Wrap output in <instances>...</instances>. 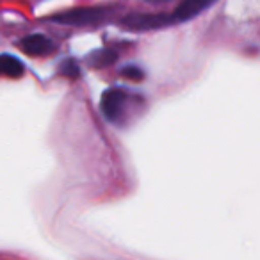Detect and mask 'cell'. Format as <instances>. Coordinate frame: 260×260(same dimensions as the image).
<instances>
[{
    "label": "cell",
    "mask_w": 260,
    "mask_h": 260,
    "mask_svg": "<svg viewBox=\"0 0 260 260\" xmlns=\"http://www.w3.org/2000/svg\"><path fill=\"white\" fill-rule=\"evenodd\" d=\"M128 100H130V94L125 89L112 87V89L105 91L100 105L105 118L114 123L123 121V118L126 116V104H128Z\"/></svg>",
    "instance_id": "obj_1"
},
{
    "label": "cell",
    "mask_w": 260,
    "mask_h": 260,
    "mask_svg": "<svg viewBox=\"0 0 260 260\" xmlns=\"http://www.w3.org/2000/svg\"><path fill=\"white\" fill-rule=\"evenodd\" d=\"M123 23L130 30H153L177 22H175L173 13H171V15H130L123 20Z\"/></svg>",
    "instance_id": "obj_2"
},
{
    "label": "cell",
    "mask_w": 260,
    "mask_h": 260,
    "mask_svg": "<svg viewBox=\"0 0 260 260\" xmlns=\"http://www.w3.org/2000/svg\"><path fill=\"white\" fill-rule=\"evenodd\" d=\"M107 9H100V8H94V9H75V11H70L64 13V15H59L54 16V22H61V23H68V25H86V23H96L100 20H104L107 16Z\"/></svg>",
    "instance_id": "obj_3"
},
{
    "label": "cell",
    "mask_w": 260,
    "mask_h": 260,
    "mask_svg": "<svg viewBox=\"0 0 260 260\" xmlns=\"http://www.w3.org/2000/svg\"><path fill=\"white\" fill-rule=\"evenodd\" d=\"M20 48L30 55H48L55 50V45L52 43L50 38L43 36V34H30V36L23 38Z\"/></svg>",
    "instance_id": "obj_4"
},
{
    "label": "cell",
    "mask_w": 260,
    "mask_h": 260,
    "mask_svg": "<svg viewBox=\"0 0 260 260\" xmlns=\"http://www.w3.org/2000/svg\"><path fill=\"white\" fill-rule=\"evenodd\" d=\"M210 2H194V0H187V2H182L177 9H175L173 16L175 22H185V20L194 18L196 15H200V11H203L205 8H209Z\"/></svg>",
    "instance_id": "obj_5"
},
{
    "label": "cell",
    "mask_w": 260,
    "mask_h": 260,
    "mask_svg": "<svg viewBox=\"0 0 260 260\" xmlns=\"http://www.w3.org/2000/svg\"><path fill=\"white\" fill-rule=\"evenodd\" d=\"M23 62L20 59L13 57L9 54L0 55V75H6V77H22L23 75Z\"/></svg>",
    "instance_id": "obj_6"
}]
</instances>
